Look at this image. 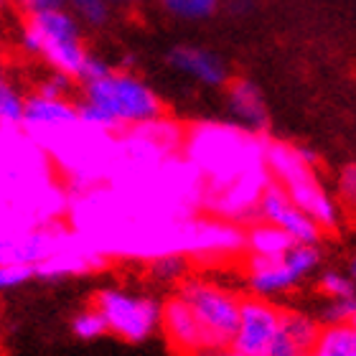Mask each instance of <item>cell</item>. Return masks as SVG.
<instances>
[{
  "instance_id": "obj_1",
  "label": "cell",
  "mask_w": 356,
  "mask_h": 356,
  "mask_svg": "<svg viewBox=\"0 0 356 356\" xmlns=\"http://www.w3.org/2000/svg\"><path fill=\"white\" fill-rule=\"evenodd\" d=\"M79 122L92 133H115L125 127H145L163 118V99L153 84L133 69H112L99 79L79 82L76 92Z\"/></svg>"
},
{
  "instance_id": "obj_2",
  "label": "cell",
  "mask_w": 356,
  "mask_h": 356,
  "mask_svg": "<svg viewBox=\"0 0 356 356\" xmlns=\"http://www.w3.org/2000/svg\"><path fill=\"white\" fill-rule=\"evenodd\" d=\"M84 33L87 29L69 8H54V10L23 15L15 31V46L31 59L67 72L79 82V72L92 51Z\"/></svg>"
},
{
  "instance_id": "obj_3",
  "label": "cell",
  "mask_w": 356,
  "mask_h": 356,
  "mask_svg": "<svg viewBox=\"0 0 356 356\" xmlns=\"http://www.w3.org/2000/svg\"><path fill=\"white\" fill-rule=\"evenodd\" d=\"M265 165L270 176L290 193V199L303 211H308L323 227V232H336L339 207L331 199V193L321 186V181L313 173V165L305 163L298 148L285 145V143H267Z\"/></svg>"
},
{
  "instance_id": "obj_4",
  "label": "cell",
  "mask_w": 356,
  "mask_h": 356,
  "mask_svg": "<svg viewBox=\"0 0 356 356\" xmlns=\"http://www.w3.org/2000/svg\"><path fill=\"white\" fill-rule=\"evenodd\" d=\"M176 293L191 305L199 323L204 326L209 346H227L232 343L239 328V313H242V300L234 290L222 288L207 277H193L188 275Z\"/></svg>"
},
{
  "instance_id": "obj_5",
  "label": "cell",
  "mask_w": 356,
  "mask_h": 356,
  "mask_svg": "<svg viewBox=\"0 0 356 356\" xmlns=\"http://www.w3.org/2000/svg\"><path fill=\"white\" fill-rule=\"evenodd\" d=\"M321 265L318 245H293L285 254L262 257L250 254L245 262V282L257 298H277L296 290Z\"/></svg>"
},
{
  "instance_id": "obj_6",
  "label": "cell",
  "mask_w": 356,
  "mask_h": 356,
  "mask_svg": "<svg viewBox=\"0 0 356 356\" xmlns=\"http://www.w3.org/2000/svg\"><path fill=\"white\" fill-rule=\"evenodd\" d=\"M107 321L112 336L127 343H143L161 328L163 303L145 293H130L122 288H102L92 300Z\"/></svg>"
},
{
  "instance_id": "obj_7",
  "label": "cell",
  "mask_w": 356,
  "mask_h": 356,
  "mask_svg": "<svg viewBox=\"0 0 356 356\" xmlns=\"http://www.w3.org/2000/svg\"><path fill=\"white\" fill-rule=\"evenodd\" d=\"M257 216L262 222L277 224L280 229H285L290 237L296 239L298 245H321V239L326 234L323 227L308 211L298 207L296 201L290 199V193L275 178L262 191L260 204H257Z\"/></svg>"
},
{
  "instance_id": "obj_8",
  "label": "cell",
  "mask_w": 356,
  "mask_h": 356,
  "mask_svg": "<svg viewBox=\"0 0 356 356\" xmlns=\"http://www.w3.org/2000/svg\"><path fill=\"white\" fill-rule=\"evenodd\" d=\"M280 318L282 305L273 303L270 298H245L242 313H239V328L232 339V346L245 356H265L280 328Z\"/></svg>"
},
{
  "instance_id": "obj_9",
  "label": "cell",
  "mask_w": 356,
  "mask_h": 356,
  "mask_svg": "<svg viewBox=\"0 0 356 356\" xmlns=\"http://www.w3.org/2000/svg\"><path fill=\"white\" fill-rule=\"evenodd\" d=\"M165 64L178 76L199 84L204 89H219L222 92L232 79V69L222 54L207 49L201 44H176L165 54Z\"/></svg>"
},
{
  "instance_id": "obj_10",
  "label": "cell",
  "mask_w": 356,
  "mask_h": 356,
  "mask_svg": "<svg viewBox=\"0 0 356 356\" xmlns=\"http://www.w3.org/2000/svg\"><path fill=\"white\" fill-rule=\"evenodd\" d=\"M224 112L234 127L250 135H265L270 127V112L262 89L245 76H232L229 84L222 89Z\"/></svg>"
},
{
  "instance_id": "obj_11",
  "label": "cell",
  "mask_w": 356,
  "mask_h": 356,
  "mask_svg": "<svg viewBox=\"0 0 356 356\" xmlns=\"http://www.w3.org/2000/svg\"><path fill=\"white\" fill-rule=\"evenodd\" d=\"M72 127H82L76 97H46L38 92H29L23 130L33 138H54L69 133Z\"/></svg>"
},
{
  "instance_id": "obj_12",
  "label": "cell",
  "mask_w": 356,
  "mask_h": 356,
  "mask_svg": "<svg viewBox=\"0 0 356 356\" xmlns=\"http://www.w3.org/2000/svg\"><path fill=\"white\" fill-rule=\"evenodd\" d=\"M161 331H163L168 349L176 356H196L209 349L204 326L199 323L196 313L184 298L173 293L163 300V316H161Z\"/></svg>"
},
{
  "instance_id": "obj_13",
  "label": "cell",
  "mask_w": 356,
  "mask_h": 356,
  "mask_svg": "<svg viewBox=\"0 0 356 356\" xmlns=\"http://www.w3.org/2000/svg\"><path fill=\"white\" fill-rule=\"evenodd\" d=\"M321 331H323V323L316 316L282 308L280 328L265 356H308L318 343Z\"/></svg>"
},
{
  "instance_id": "obj_14",
  "label": "cell",
  "mask_w": 356,
  "mask_h": 356,
  "mask_svg": "<svg viewBox=\"0 0 356 356\" xmlns=\"http://www.w3.org/2000/svg\"><path fill=\"white\" fill-rule=\"evenodd\" d=\"M64 247H72L64 232L49 229V227H31L18 234L3 239V262H31L38 265L46 257L56 254Z\"/></svg>"
},
{
  "instance_id": "obj_15",
  "label": "cell",
  "mask_w": 356,
  "mask_h": 356,
  "mask_svg": "<svg viewBox=\"0 0 356 356\" xmlns=\"http://www.w3.org/2000/svg\"><path fill=\"white\" fill-rule=\"evenodd\" d=\"M104 265H107L104 254L84 250L82 245H72L59 250L51 257H46L44 262H38L36 273L41 280L56 282V280H64V277H74V275L95 273V270H102Z\"/></svg>"
},
{
  "instance_id": "obj_16",
  "label": "cell",
  "mask_w": 356,
  "mask_h": 356,
  "mask_svg": "<svg viewBox=\"0 0 356 356\" xmlns=\"http://www.w3.org/2000/svg\"><path fill=\"white\" fill-rule=\"evenodd\" d=\"M293 245H298V242L290 237L285 229H280L277 224L260 222V224H252V227L245 232V250L250 254L277 257V254L288 252Z\"/></svg>"
},
{
  "instance_id": "obj_17",
  "label": "cell",
  "mask_w": 356,
  "mask_h": 356,
  "mask_svg": "<svg viewBox=\"0 0 356 356\" xmlns=\"http://www.w3.org/2000/svg\"><path fill=\"white\" fill-rule=\"evenodd\" d=\"M161 13L178 23L211 21L222 10V0H156Z\"/></svg>"
},
{
  "instance_id": "obj_18",
  "label": "cell",
  "mask_w": 356,
  "mask_h": 356,
  "mask_svg": "<svg viewBox=\"0 0 356 356\" xmlns=\"http://www.w3.org/2000/svg\"><path fill=\"white\" fill-rule=\"evenodd\" d=\"M308 356H356V326L354 323L323 326L318 343Z\"/></svg>"
},
{
  "instance_id": "obj_19",
  "label": "cell",
  "mask_w": 356,
  "mask_h": 356,
  "mask_svg": "<svg viewBox=\"0 0 356 356\" xmlns=\"http://www.w3.org/2000/svg\"><path fill=\"white\" fill-rule=\"evenodd\" d=\"M150 277L161 285H181V282L191 275V260L184 252H163L150 257L148 265Z\"/></svg>"
},
{
  "instance_id": "obj_20",
  "label": "cell",
  "mask_w": 356,
  "mask_h": 356,
  "mask_svg": "<svg viewBox=\"0 0 356 356\" xmlns=\"http://www.w3.org/2000/svg\"><path fill=\"white\" fill-rule=\"evenodd\" d=\"M26 102H29V92H23L13 79L3 76V79H0V120H3V127H6V130L23 127Z\"/></svg>"
},
{
  "instance_id": "obj_21",
  "label": "cell",
  "mask_w": 356,
  "mask_h": 356,
  "mask_svg": "<svg viewBox=\"0 0 356 356\" xmlns=\"http://www.w3.org/2000/svg\"><path fill=\"white\" fill-rule=\"evenodd\" d=\"M67 8L79 18V23H82L87 31L110 29L112 18H115V10H118L110 0H69Z\"/></svg>"
},
{
  "instance_id": "obj_22",
  "label": "cell",
  "mask_w": 356,
  "mask_h": 356,
  "mask_svg": "<svg viewBox=\"0 0 356 356\" xmlns=\"http://www.w3.org/2000/svg\"><path fill=\"white\" fill-rule=\"evenodd\" d=\"M356 316V296H343V298H323V305L318 308L316 318L323 326H341V323H351Z\"/></svg>"
},
{
  "instance_id": "obj_23",
  "label": "cell",
  "mask_w": 356,
  "mask_h": 356,
  "mask_svg": "<svg viewBox=\"0 0 356 356\" xmlns=\"http://www.w3.org/2000/svg\"><path fill=\"white\" fill-rule=\"evenodd\" d=\"M72 334L82 341H95L99 336L110 334V328H107V321H104L102 313L97 311L95 305H89L72 318Z\"/></svg>"
},
{
  "instance_id": "obj_24",
  "label": "cell",
  "mask_w": 356,
  "mask_h": 356,
  "mask_svg": "<svg viewBox=\"0 0 356 356\" xmlns=\"http://www.w3.org/2000/svg\"><path fill=\"white\" fill-rule=\"evenodd\" d=\"M316 290L321 298H343V296H356V282L351 280L349 273L341 270H326L318 275L316 280Z\"/></svg>"
},
{
  "instance_id": "obj_25",
  "label": "cell",
  "mask_w": 356,
  "mask_h": 356,
  "mask_svg": "<svg viewBox=\"0 0 356 356\" xmlns=\"http://www.w3.org/2000/svg\"><path fill=\"white\" fill-rule=\"evenodd\" d=\"M38 273H36V265H31V262H3L0 265V288H21L26 282L36 280Z\"/></svg>"
},
{
  "instance_id": "obj_26",
  "label": "cell",
  "mask_w": 356,
  "mask_h": 356,
  "mask_svg": "<svg viewBox=\"0 0 356 356\" xmlns=\"http://www.w3.org/2000/svg\"><path fill=\"white\" fill-rule=\"evenodd\" d=\"M112 69H115V64H112L107 56H102L99 51H89L87 61H84L82 72H79V82H89V79H99V76L110 74Z\"/></svg>"
},
{
  "instance_id": "obj_27",
  "label": "cell",
  "mask_w": 356,
  "mask_h": 356,
  "mask_svg": "<svg viewBox=\"0 0 356 356\" xmlns=\"http://www.w3.org/2000/svg\"><path fill=\"white\" fill-rule=\"evenodd\" d=\"M21 15H33L41 10H54V8H67L69 0H10Z\"/></svg>"
},
{
  "instance_id": "obj_28",
  "label": "cell",
  "mask_w": 356,
  "mask_h": 356,
  "mask_svg": "<svg viewBox=\"0 0 356 356\" xmlns=\"http://www.w3.org/2000/svg\"><path fill=\"white\" fill-rule=\"evenodd\" d=\"M339 193L346 207L356 209V165H346L339 178Z\"/></svg>"
},
{
  "instance_id": "obj_29",
  "label": "cell",
  "mask_w": 356,
  "mask_h": 356,
  "mask_svg": "<svg viewBox=\"0 0 356 356\" xmlns=\"http://www.w3.org/2000/svg\"><path fill=\"white\" fill-rule=\"evenodd\" d=\"M196 356H245V354L234 349L232 343H227V346H209V349L199 351Z\"/></svg>"
},
{
  "instance_id": "obj_30",
  "label": "cell",
  "mask_w": 356,
  "mask_h": 356,
  "mask_svg": "<svg viewBox=\"0 0 356 356\" xmlns=\"http://www.w3.org/2000/svg\"><path fill=\"white\" fill-rule=\"evenodd\" d=\"M110 3L118 8V10H122V8H135L138 3H140V0H110Z\"/></svg>"
},
{
  "instance_id": "obj_31",
  "label": "cell",
  "mask_w": 356,
  "mask_h": 356,
  "mask_svg": "<svg viewBox=\"0 0 356 356\" xmlns=\"http://www.w3.org/2000/svg\"><path fill=\"white\" fill-rule=\"evenodd\" d=\"M346 273H349V275H351V280L356 282V252L351 254L349 262H346Z\"/></svg>"
},
{
  "instance_id": "obj_32",
  "label": "cell",
  "mask_w": 356,
  "mask_h": 356,
  "mask_svg": "<svg viewBox=\"0 0 356 356\" xmlns=\"http://www.w3.org/2000/svg\"><path fill=\"white\" fill-rule=\"evenodd\" d=\"M351 323H354V326H356V316H354V321H351Z\"/></svg>"
}]
</instances>
